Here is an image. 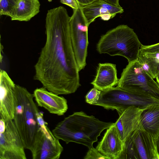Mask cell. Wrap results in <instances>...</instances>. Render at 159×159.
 <instances>
[{
	"instance_id": "30",
	"label": "cell",
	"mask_w": 159,
	"mask_h": 159,
	"mask_svg": "<svg viewBox=\"0 0 159 159\" xmlns=\"http://www.w3.org/2000/svg\"><path fill=\"white\" fill-rule=\"evenodd\" d=\"M156 78V79L157 80H159V71H158V73H157Z\"/></svg>"
},
{
	"instance_id": "21",
	"label": "cell",
	"mask_w": 159,
	"mask_h": 159,
	"mask_svg": "<svg viewBox=\"0 0 159 159\" xmlns=\"http://www.w3.org/2000/svg\"><path fill=\"white\" fill-rule=\"evenodd\" d=\"M19 0H0V14L11 17Z\"/></svg>"
},
{
	"instance_id": "19",
	"label": "cell",
	"mask_w": 159,
	"mask_h": 159,
	"mask_svg": "<svg viewBox=\"0 0 159 159\" xmlns=\"http://www.w3.org/2000/svg\"><path fill=\"white\" fill-rule=\"evenodd\" d=\"M138 61L143 69L153 79L159 71V53L144 52L140 49Z\"/></svg>"
},
{
	"instance_id": "9",
	"label": "cell",
	"mask_w": 159,
	"mask_h": 159,
	"mask_svg": "<svg viewBox=\"0 0 159 159\" xmlns=\"http://www.w3.org/2000/svg\"><path fill=\"white\" fill-rule=\"evenodd\" d=\"M25 149L13 120L0 117V159H26Z\"/></svg>"
},
{
	"instance_id": "8",
	"label": "cell",
	"mask_w": 159,
	"mask_h": 159,
	"mask_svg": "<svg viewBox=\"0 0 159 159\" xmlns=\"http://www.w3.org/2000/svg\"><path fill=\"white\" fill-rule=\"evenodd\" d=\"M89 26L80 7L73 9L70 20V37L72 45L79 71L85 68L89 44Z\"/></svg>"
},
{
	"instance_id": "28",
	"label": "cell",
	"mask_w": 159,
	"mask_h": 159,
	"mask_svg": "<svg viewBox=\"0 0 159 159\" xmlns=\"http://www.w3.org/2000/svg\"><path fill=\"white\" fill-rule=\"evenodd\" d=\"M107 3L112 5L117 6L121 7L119 3V0H103Z\"/></svg>"
},
{
	"instance_id": "6",
	"label": "cell",
	"mask_w": 159,
	"mask_h": 159,
	"mask_svg": "<svg viewBox=\"0 0 159 159\" xmlns=\"http://www.w3.org/2000/svg\"><path fill=\"white\" fill-rule=\"evenodd\" d=\"M159 104V100L145 95L131 93L117 87L102 91L96 105L112 110H116L120 115L128 107H134L142 110Z\"/></svg>"
},
{
	"instance_id": "29",
	"label": "cell",
	"mask_w": 159,
	"mask_h": 159,
	"mask_svg": "<svg viewBox=\"0 0 159 159\" xmlns=\"http://www.w3.org/2000/svg\"><path fill=\"white\" fill-rule=\"evenodd\" d=\"M156 143L157 151L159 155V134L156 139Z\"/></svg>"
},
{
	"instance_id": "14",
	"label": "cell",
	"mask_w": 159,
	"mask_h": 159,
	"mask_svg": "<svg viewBox=\"0 0 159 159\" xmlns=\"http://www.w3.org/2000/svg\"><path fill=\"white\" fill-rule=\"evenodd\" d=\"M123 144L114 124L107 129L96 148L109 159H118Z\"/></svg>"
},
{
	"instance_id": "2",
	"label": "cell",
	"mask_w": 159,
	"mask_h": 159,
	"mask_svg": "<svg viewBox=\"0 0 159 159\" xmlns=\"http://www.w3.org/2000/svg\"><path fill=\"white\" fill-rule=\"evenodd\" d=\"M114 123L101 121L84 112H75L58 123L52 131L54 135L66 144L74 142L90 148L105 129Z\"/></svg>"
},
{
	"instance_id": "11",
	"label": "cell",
	"mask_w": 159,
	"mask_h": 159,
	"mask_svg": "<svg viewBox=\"0 0 159 159\" xmlns=\"http://www.w3.org/2000/svg\"><path fill=\"white\" fill-rule=\"evenodd\" d=\"M33 94L38 106L43 107L51 114L62 116L68 110L67 102L66 98L43 87L36 89Z\"/></svg>"
},
{
	"instance_id": "15",
	"label": "cell",
	"mask_w": 159,
	"mask_h": 159,
	"mask_svg": "<svg viewBox=\"0 0 159 159\" xmlns=\"http://www.w3.org/2000/svg\"><path fill=\"white\" fill-rule=\"evenodd\" d=\"M117 73L115 64L99 63L96 75L91 84L94 88L101 91L112 88L117 84L119 79Z\"/></svg>"
},
{
	"instance_id": "13",
	"label": "cell",
	"mask_w": 159,
	"mask_h": 159,
	"mask_svg": "<svg viewBox=\"0 0 159 159\" xmlns=\"http://www.w3.org/2000/svg\"><path fill=\"white\" fill-rule=\"evenodd\" d=\"M140 159H159L156 139L141 125L131 135Z\"/></svg>"
},
{
	"instance_id": "26",
	"label": "cell",
	"mask_w": 159,
	"mask_h": 159,
	"mask_svg": "<svg viewBox=\"0 0 159 159\" xmlns=\"http://www.w3.org/2000/svg\"><path fill=\"white\" fill-rule=\"evenodd\" d=\"M80 6H83L89 5L95 0H75Z\"/></svg>"
},
{
	"instance_id": "23",
	"label": "cell",
	"mask_w": 159,
	"mask_h": 159,
	"mask_svg": "<svg viewBox=\"0 0 159 159\" xmlns=\"http://www.w3.org/2000/svg\"><path fill=\"white\" fill-rule=\"evenodd\" d=\"M84 159H109V158L102 154L96 148L93 146L89 148Z\"/></svg>"
},
{
	"instance_id": "22",
	"label": "cell",
	"mask_w": 159,
	"mask_h": 159,
	"mask_svg": "<svg viewBox=\"0 0 159 159\" xmlns=\"http://www.w3.org/2000/svg\"><path fill=\"white\" fill-rule=\"evenodd\" d=\"M101 92L95 88H92L85 96L86 102L90 105H96L100 98Z\"/></svg>"
},
{
	"instance_id": "25",
	"label": "cell",
	"mask_w": 159,
	"mask_h": 159,
	"mask_svg": "<svg viewBox=\"0 0 159 159\" xmlns=\"http://www.w3.org/2000/svg\"><path fill=\"white\" fill-rule=\"evenodd\" d=\"M62 3L66 4L73 9H77L79 7V5L75 0H60Z\"/></svg>"
},
{
	"instance_id": "3",
	"label": "cell",
	"mask_w": 159,
	"mask_h": 159,
	"mask_svg": "<svg viewBox=\"0 0 159 159\" xmlns=\"http://www.w3.org/2000/svg\"><path fill=\"white\" fill-rule=\"evenodd\" d=\"M34 98L26 88L16 84L13 121L25 149L30 150L39 127L40 111Z\"/></svg>"
},
{
	"instance_id": "4",
	"label": "cell",
	"mask_w": 159,
	"mask_h": 159,
	"mask_svg": "<svg viewBox=\"0 0 159 159\" xmlns=\"http://www.w3.org/2000/svg\"><path fill=\"white\" fill-rule=\"evenodd\" d=\"M142 44L134 30L122 25L102 36L96 48L100 54L121 56L129 62L138 59Z\"/></svg>"
},
{
	"instance_id": "24",
	"label": "cell",
	"mask_w": 159,
	"mask_h": 159,
	"mask_svg": "<svg viewBox=\"0 0 159 159\" xmlns=\"http://www.w3.org/2000/svg\"><path fill=\"white\" fill-rule=\"evenodd\" d=\"M140 49L143 51L148 52L159 53V43L149 45L142 44Z\"/></svg>"
},
{
	"instance_id": "18",
	"label": "cell",
	"mask_w": 159,
	"mask_h": 159,
	"mask_svg": "<svg viewBox=\"0 0 159 159\" xmlns=\"http://www.w3.org/2000/svg\"><path fill=\"white\" fill-rule=\"evenodd\" d=\"M39 0H19L12 16V20L27 21L39 12Z\"/></svg>"
},
{
	"instance_id": "27",
	"label": "cell",
	"mask_w": 159,
	"mask_h": 159,
	"mask_svg": "<svg viewBox=\"0 0 159 159\" xmlns=\"http://www.w3.org/2000/svg\"><path fill=\"white\" fill-rule=\"evenodd\" d=\"M116 15L111 14H107L101 15L100 17L102 20H108L112 18L115 17Z\"/></svg>"
},
{
	"instance_id": "16",
	"label": "cell",
	"mask_w": 159,
	"mask_h": 159,
	"mask_svg": "<svg viewBox=\"0 0 159 159\" xmlns=\"http://www.w3.org/2000/svg\"><path fill=\"white\" fill-rule=\"evenodd\" d=\"M80 7L88 26L102 15L107 14L116 15L124 12L122 7L112 5L103 0H95L89 5Z\"/></svg>"
},
{
	"instance_id": "20",
	"label": "cell",
	"mask_w": 159,
	"mask_h": 159,
	"mask_svg": "<svg viewBox=\"0 0 159 159\" xmlns=\"http://www.w3.org/2000/svg\"><path fill=\"white\" fill-rule=\"evenodd\" d=\"M140 159L133 140L130 135L124 143L123 149L118 159Z\"/></svg>"
},
{
	"instance_id": "5",
	"label": "cell",
	"mask_w": 159,
	"mask_h": 159,
	"mask_svg": "<svg viewBox=\"0 0 159 159\" xmlns=\"http://www.w3.org/2000/svg\"><path fill=\"white\" fill-rule=\"evenodd\" d=\"M117 87L159 100V84L143 69L138 59L129 62L123 69Z\"/></svg>"
},
{
	"instance_id": "17",
	"label": "cell",
	"mask_w": 159,
	"mask_h": 159,
	"mask_svg": "<svg viewBox=\"0 0 159 159\" xmlns=\"http://www.w3.org/2000/svg\"><path fill=\"white\" fill-rule=\"evenodd\" d=\"M141 123L143 128L156 140L159 134V104L152 105L142 111Z\"/></svg>"
},
{
	"instance_id": "10",
	"label": "cell",
	"mask_w": 159,
	"mask_h": 159,
	"mask_svg": "<svg viewBox=\"0 0 159 159\" xmlns=\"http://www.w3.org/2000/svg\"><path fill=\"white\" fill-rule=\"evenodd\" d=\"M16 84L7 73L0 72V117L4 120H13Z\"/></svg>"
},
{
	"instance_id": "1",
	"label": "cell",
	"mask_w": 159,
	"mask_h": 159,
	"mask_svg": "<svg viewBox=\"0 0 159 159\" xmlns=\"http://www.w3.org/2000/svg\"><path fill=\"white\" fill-rule=\"evenodd\" d=\"M70 19L63 7L48 11L46 42L34 66V80L58 95L74 93L80 85L70 39Z\"/></svg>"
},
{
	"instance_id": "7",
	"label": "cell",
	"mask_w": 159,
	"mask_h": 159,
	"mask_svg": "<svg viewBox=\"0 0 159 159\" xmlns=\"http://www.w3.org/2000/svg\"><path fill=\"white\" fill-rule=\"evenodd\" d=\"M40 111L38 116L39 127L31 152L33 159H59L63 150L59 140L53 134Z\"/></svg>"
},
{
	"instance_id": "12",
	"label": "cell",
	"mask_w": 159,
	"mask_h": 159,
	"mask_svg": "<svg viewBox=\"0 0 159 159\" xmlns=\"http://www.w3.org/2000/svg\"><path fill=\"white\" fill-rule=\"evenodd\" d=\"M143 110L131 107L119 115L115 127L123 143L126 139L141 125V115Z\"/></svg>"
}]
</instances>
